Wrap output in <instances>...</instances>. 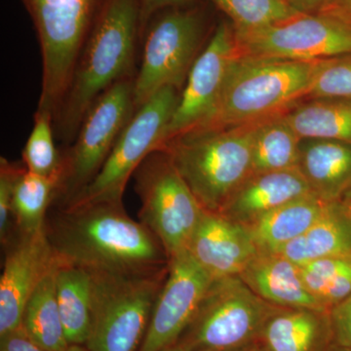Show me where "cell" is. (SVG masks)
I'll return each mask as SVG.
<instances>
[{"label": "cell", "mask_w": 351, "mask_h": 351, "mask_svg": "<svg viewBox=\"0 0 351 351\" xmlns=\"http://www.w3.org/2000/svg\"><path fill=\"white\" fill-rule=\"evenodd\" d=\"M66 351H89L86 346L80 345H71Z\"/></svg>", "instance_id": "obj_39"}, {"label": "cell", "mask_w": 351, "mask_h": 351, "mask_svg": "<svg viewBox=\"0 0 351 351\" xmlns=\"http://www.w3.org/2000/svg\"><path fill=\"white\" fill-rule=\"evenodd\" d=\"M239 277L258 297L274 306L329 311L307 290L299 265L280 254L260 252Z\"/></svg>", "instance_id": "obj_18"}, {"label": "cell", "mask_w": 351, "mask_h": 351, "mask_svg": "<svg viewBox=\"0 0 351 351\" xmlns=\"http://www.w3.org/2000/svg\"><path fill=\"white\" fill-rule=\"evenodd\" d=\"M255 343L261 351H329L334 345L329 311L280 307Z\"/></svg>", "instance_id": "obj_19"}, {"label": "cell", "mask_w": 351, "mask_h": 351, "mask_svg": "<svg viewBox=\"0 0 351 351\" xmlns=\"http://www.w3.org/2000/svg\"><path fill=\"white\" fill-rule=\"evenodd\" d=\"M107 0H23L38 34L43 62L38 112L54 121L73 69Z\"/></svg>", "instance_id": "obj_6"}, {"label": "cell", "mask_w": 351, "mask_h": 351, "mask_svg": "<svg viewBox=\"0 0 351 351\" xmlns=\"http://www.w3.org/2000/svg\"><path fill=\"white\" fill-rule=\"evenodd\" d=\"M260 121L189 132L157 151L168 154L205 211L219 213L252 175V145Z\"/></svg>", "instance_id": "obj_4"}, {"label": "cell", "mask_w": 351, "mask_h": 351, "mask_svg": "<svg viewBox=\"0 0 351 351\" xmlns=\"http://www.w3.org/2000/svg\"><path fill=\"white\" fill-rule=\"evenodd\" d=\"M322 62L237 55L213 114L191 132L244 125L288 112L307 98Z\"/></svg>", "instance_id": "obj_3"}, {"label": "cell", "mask_w": 351, "mask_h": 351, "mask_svg": "<svg viewBox=\"0 0 351 351\" xmlns=\"http://www.w3.org/2000/svg\"><path fill=\"white\" fill-rule=\"evenodd\" d=\"M301 141L285 113L261 120L252 145V174L297 168Z\"/></svg>", "instance_id": "obj_26"}, {"label": "cell", "mask_w": 351, "mask_h": 351, "mask_svg": "<svg viewBox=\"0 0 351 351\" xmlns=\"http://www.w3.org/2000/svg\"><path fill=\"white\" fill-rule=\"evenodd\" d=\"M5 248L0 278V338L22 327L25 307L55 261L46 228L34 234L18 233Z\"/></svg>", "instance_id": "obj_15"}, {"label": "cell", "mask_w": 351, "mask_h": 351, "mask_svg": "<svg viewBox=\"0 0 351 351\" xmlns=\"http://www.w3.org/2000/svg\"><path fill=\"white\" fill-rule=\"evenodd\" d=\"M335 345L351 348V295L329 311Z\"/></svg>", "instance_id": "obj_33"}, {"label": "cell", "mask_w": 351, "mask_h": 351, "mask_svg": "<svg viewBox=\"0 0 351 351\" xmlns=\"http://www.w3.org/2000/svg\"><path fill=\"white\" fill-rule=\"evenodd\" d=\"M163 351H197L191 350L188 346L181 345V343H175L174 346H170V348H166Z\"/></svg>", "instance_id": "obj_38"}, {"label": "cell", "mask_w": 351, "mask_h": 351, "mask_svg": "<svg viewBox=\"0 0 351 351\" xmlns=\"http://www.w3.org/2000/svg\"><path fill=\"white\" fill-rule=\"evenodd\" d=\"M58 180L23 171L13 195V217L18 232L34 234L46 228V213L56 199Z\"/></svg>", "instance_id": "obj_27"}, {"label": "cell", "mask_w": 351, "mask_h": 351, "mask_svg": "<svg viewBox=\"0 0 351 351\" xmlns=\"http://www.w3.org/2000/svg\"><path fill=\"white\" fill-rule=\"evenodd\" d=\"M298 168L314 195L329 202L339 201L351 186V144L302 138Z\"/></svg>", "instance_id": "obj_20"}, {"label": "cell", "mask_w": 351, "mask_h": 351, "mask_svg": "<svg viewBox=\"0 0 351 351\" xmlns=\"http://www.w3.org/2000/svg\"><path fill=\"white\" fill-rule=\"evenodd\" d=\"M237 351H261L260 348H258V346L256 343L254 345H251L247 346V348H242V350H237Z\"/></svg>", "instance_id": "obj_41"}, {"label": "cell", "mask_w": 351, "mask_h": 351, "mask_svg": "<svg viewBox=\"0 0 351 351\" xmlns=\"http://www.w3.org/2000/svg\"><path fill=\"white\" fill-rule=\"evenodd\" d=\"M304 285L330 309L351 295V258H325L299 265Z\"/></svg>", "instance_id": "obj_28"}, {"label": "cell", "mask_w": 351, "mask_h": 351, "mask_svg": "<svg viewBox=\"0 0 351 351\" xmlns=\"http://www.w3.org/2000/svg\"><path fill=\"white\" fill-rule=\"evenodd\" d=\"M274 253L297 265L319 258H351L350 210L339 201L331 202L304 234Z\"/></svg>", "instance_id": "obj_21"}, {"label": "cell", "mask_w": 351, "mask_h": 351, "mask_svg": "<svg viewBox=\"0 0 351 351\" xmlns=\"http://www.w3.org/2000/svg\"><path fill=\"white\" fill-rule=\"evenodd\" d=\"M168 265L157 271L94 277V317L89 351H137L144 341L152 309Z\"/></svg>", "instance_id": "obj_7"}, {"label": "cell", "mask_w": 351, "mask_h": 351, "mask_svg": "<svg viewBox=\"0 0 351 351\" xmlns=\"http://www.w3.org/2000/svg\"><path fill=\"white\" fill-rule=\"evenodd\" d=\"M237 55L234 27L221 21L189 71L163 144L195 130L211 117Z\"/></svg>", "instance_id": "obj_14"}, {"label": "cell", "mask_w": 351, "mask_h": 351, "mask_svg": "<svg viewBox=\"0 0 351 351\" xmlns=\"http://www.w3.org/2000/svg\"><path fill=\"white\" fill-rule=\"evenodd\" d=\"M330 204L315 195L304 196L263 215L247 228L260 252L274 253L304 234Z\"/></svg>", "instance_id": "obj_22"}, {"label": "cell", "mask_w": 351, "mask_h": 351, "mask_svg": "<svg viewBox=\"0 0 351 351\" xmlns=\"http://www.w3.org/2000/svg\"><path fill=\"white\" fill-rule=\"evenodd\" d=\"M315 14L351 25V0H327Z\"/></svg>", "instance_id": "obj_36"}, {"label": "cell", "mask_w": 351, "mask_h": 351, "mask_svg": "<svg viewBox=\"0 0 351 351\" xmlns=\"http://www.w3.org/2000/svg\"><path fill=\"white\" fill-rule=\"evenodd\" d=\"M56 292L69 345H86L93 326V276L82 267L57 261Z\"/></svg>", "instance_id": "obj_23"}, {"label": "cell", "mask_w": 351, "mask_h": 351, "mask_svg": "<svg viewBox=\"0 0 351 351\" xmlns=\"http://www.w3.org/2000/svg\"><path fill=\"white\" fill-rule=\"evenodd\" d=\"M329 351H351V348H345V346H341L338 345H332Z\"/></svg>", "instance_id": "obj_40"}, {"label": "cell", "mask_w": 351, "mask_h": 351, "mask_svg": "<svg viewBox=\"0 0 351 351\" xmlns=\"http://www.w3.org/2000/svg\"><path fill=\"white\" fill-rule=\"evenodd\" d=\"M45 228L58 262L92 274H147L169 263L159 240L128 216L123 203L63 205Z\"/></svg>", "instance_id": "obj_1"}, {"label": "cell", "mask_w": 351, "mask_h": 351, "mask_svg": "<svg viewBox=\"0 0 351 351\" xmlns=\"http://www.w3.org/2000/svg\"><path fill=\"white\" fill-rule=\"evenodd\" d=\"M0 351H47L29 338L24 328L0 338Z\"/></svg>", "instance_id": "obj_34"}, {"label": "cell", "mask_w": 351, "mask_h": 351, "mask_svg": "<svg viewBox=\"0 0 351 351\" xmlns=\"http://www.w3.org/2000/svg\"><path fill=\"white\" fill-rule=\"evenodd\" d=\"M234 32L239 56L320 61L351 54V25L319 14Z\"/></svg>", "instance_id": "obj_12"}, {"label": "cell", "mask_w": 351, "mask_h": 351, "mask_svg": "<svg viewBox=\"0 0 351 351\" xmlns=\"http://www.w3.org/2000/svg\"><path fill=\"white\" fill-rule=\"evenodd\" d=\"M188 251L214 279L239 276L260 250L247 226L205 211Z\"/></svg>", "instance_id": "obj_16"}, {"label": "cell", "mask_w": 351, "mask_h": 351, "mask_svg": "<svg viewBox=\"0 0 351 351\" xmlns=\"http://www.w3.org/2000/svg\"><path fill=\"white\" fill-rule=\"evenodd\" d=\"M228 16L235 29L276 24L301 12L287 0H210Z\"/></svg>", "instance_id": "obj_30"}, {"label": "cell", "mask_w": 351, "mask_h": 351, "mask_svg": "<svg viewBox=\"0 0 351 351\" xmlns=\"http://www.w3.org/2000/svg\"><path fill=\"white\" fill-rule=\"evenodd\" d=\"M314 195L299 168L252 174L237 189L219 214L245 226L276 208Z\"/></svg>", "instance_id": "obj_17"}, {"label": "cell", "mask_w": 351, "mask_h": 351, "mask_svg": "<svg viewBox=\"0 0 351 351\" xmlns=\"http://www.w3.org/2000/svg\"><path fill=\"white\" fill-rule=\"evenodd\" d=\"M56 270L55 258L25 307L22 327L29 338L44 350L66 351L71 345L58 306Z\"/></svg>", "instance_id": "obj_24"}, {"label": "cell", "mask_w": 351, "mask_h": 351, "mask_svg": "<svg viewBox=\"0 0 351 351\" xmlns=\"http://www.w3.org/2000/svg\"><path fill=\"white\" fill-rule=\"evenodd\" d=\"M55 138L52 115L36 110L34 128L23 151V161L29 172L59 182L62 156L57 151Z\"/></svg>", "instance_id": "obj_29"}, {"label": "cell", "mask_w": 351, "mask_h": 351, "mask_svg": "<svg viewBox=\"0 0 351 351\" xmlns=\"http://www.w3.org/2000/svg\"><path fill=\"white\" fill-rule=\"evenodd\" d=\"M25 169V166L0 158V239L4 246L13 239V195L16 182Z\"/></svg>", "instance_id": "obj_32"}, {"label": "cell", "mask_w": 351, "mask_h": 351, "mask_svg": "<svg viewBox=\"0 0 351 351\" xmlns=\"http://www.w3.org/2000/svg\"><path fill=\"white\" fill-rule=\"evenodd\" d=\"M213 281L188 250L171 258L167 276L138 351H163L174 346L195 319Z\"/></svg>", "instance_id": "obj_13"}, {"label": "cell", "mask_w": 351, "mask_h": 351, "mask_svg": "<svg viewBox=\"0 0 351 351\" xmlns=\"http://www.w3.org/2000/svg\"><path fill=\"white\" fill-rule=\"evenodd\" d=\"M140 29V0L106 1L53 121L57 140L73 144L85 115L99 97L120 80L135 77Z\"/></svg>", "instance_id": "obj_2"}, {"label": "cell", "mask_w": 351, "mask_h": 351, "mask_svg": "<svg viewBox=\"0 0 351 351\" xmlns=\"http://www.w3.org/2000/svg\"><path fill=\"white\" fill-rule=\"evenodd\" d=\"M180 98L179 89L164 87L137 108L100 172L82 193L66 204L123 203L129 179L145 157L163 144Z\"/></svg>", "instance_id": "obj_11"}, {"label": "cell", "mask_w": 351, "mask_h": 351, "mask_svg": "<svg viewBox=\"0 0 351 351\" xmlns=\"http://www.w3.org/2000/svg\"><path fill=\"white\" fill-rule=\"evenodd\" d=\"M199 0L154 14L141 32L140 68L134 82L136 110L164 87L182 92L193 64L211 38Z\"/></svg>", "instance_id": "obj_5"}, {"label": "cell", "mask_w": 351, "mask_h": 351, "mask_svg": "<svg viewBox=\"0 0 351 351\" xmlns=\"http://www.w3.org/2000/svg\"><path fill=\"white\" fill-rule=\"evenodd\" d=\"M197 0H140L141 3V29L140 34L145 25L154 14L168 7L188 5Z\"/></svg>", "instance_id": "obj_35"}, {"label": "cell", "mask_w": 351, "mask_h": 351, "mask_svg": "<svg viewBox=\"0 0 351 351\" xmlns=\"http://www.w3.org/2000/svg\"><path fill=\"white\" fill-rule=\"evenodd\" d=\"M279 306L269 304L239 276L214 279L197 314L179 341L197 351H237L254 345Z\"/></svg>", "instance_id": "obj_8"}, {"label": "cell", "mask_w": 351, "mask_h": 351, "mask_svg": "<svg viewBox=\"0 0 351 351\" xmlns=\"http://www.w3.org/2000/svg\"><path fill=\"white\" fill-rule=\"evenodd\" d=\"M295 10L304 14H315L327 0H287Z\"/></svg>", "instance_id": "obj_37"}, {"label": "cell", "mask_w": 351, "mask_h": 351, "mask_svg": "<svg viewBox=\"0 0 351 351\" xmlns=\"http://www.w3.org/2000/svg\"><path fill=\"white\" fill-rule=\"evenodd\" d=\"M301 138H320L351 144V100L311 99L285 113Z\"/></svg>", "instance_id": "obj_25"}, {"label": "cell", "mask_w": 351, "mask_h": 351, "mask_svg": "<svg viewBox=\"0 0 351 351\" xmlns=\"http://www.w3.org/2000/svg\"><path fill=\"white\" fill-rule=\"evenodd\" d=\"M307 98L351 100V54L323 60Z\"/></svg>", "instance_id": "obj_31"}, {"label": "cell", "mask_w": 351, "mask_h": 351, "mask_svg": "<svg viewBox=\"0 0 351 351\" xmlns=\"http://www.w3.org/2000/svg\"><path fill=\"white\" fill-rule=\"evenodd\" d=\"M140 221L159 240L168 258L188 250L204 208L167 154L154 151L134 173Z\"/></svg>", "instance_id": "obj_9"}, {"label": "cell", "mask_w": 351, "mask_h": 351, "mask_svg": "<svg viewBox=\"0 0 351 351\" xmlns=\"http://www.w3.org/2000/svg\"><path fill=\"white\" fill-rule=\"evenodd\" d=\"M134 82L135 77L125 78L104 92L85 115L73 144L61 154L56 199L63 204L93 181L135 113Z\"/></svg>", "instance_id": "obj_10"}]
</instances>
